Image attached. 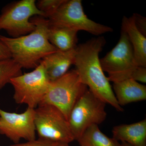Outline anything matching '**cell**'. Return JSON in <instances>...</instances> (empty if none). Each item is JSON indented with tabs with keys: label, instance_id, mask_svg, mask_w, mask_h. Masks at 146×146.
<instances>
[{
	"label": "cell",
	"instance_id": "obj_6",
	"mask_svg": "<svg viewBox=\"0 0 146 146\" xmlns=\"http://www.w3.org/2000/svg\"><path fill=\"white\" fill-rule=\"evenodd\" d=\"M106 104L87 89L71 110L68 122L77 141L87 128L100 124L107 117Z\"/></svg>",
	"mask_w": 146,
	"mask_h": 146
},
{
	"label": "cell",
	"instance_id": "obj_15",
	"mask_svg": "<svg viewBox=\"0 0 146 146\" xmlns=\"http://www.w3.org/2000/svg\"><path fill=\"white\" fill-rule=\"evenodd\" d=\"M78 32L71 29L50 25L49 24L48 39L58 50L68 51L77 47Z\"/></svg>",
	"mask_w": 146,
	"mask_h": 146
},
{
	"label": "cell",
	"instance_id": "obj_8",
	"mask_svg": "<svg viewBox=\"0 0 146 146\" xmlns=\"http://www.w3.org/2000/svg\"><path fill=\"white\" fill-rule=\"evenodd\" d=\"M35 0H21L8 5L0 15V31L5 30L12 38L29 34L35 29L31 21L33 16L44 17ZM45 18V17H44Z\"/></svg>",
	"mask_w": 146,
	"mask_h": 146
},
{
	"label": "cell",
	"instance_id": "obj_14",
	"mask_svg": "<svg viewBox=\"0 0 146 146\" xmlns=\"http://www.w3.org/2000/svg\"><path fill=\"white\" fill-rule=\"evenodd\" d=\"M121 29L127 35L137 65L146 68V36L138 31L131 16L123 17Z\"/></svg>",
	"mask_w": 146,
	"mask_h": 146
},
{
	"label": "cell",
	"instance_id": "obj_18",
	"mask_svg": "<svg viewBox=\"0 0 146 146\" xmlns=\"http://www.w3.org/2000/svg\"><path fill=\"white\" fill-rule=\"evenodd\" d=\"M65 0H39L36 3V7L48 19L56 11Z\"/></svg>",
	"mask_w": 146,
	"mask_h": 146
},
{
	"label": "cell",
	"instance_id": "obj_22",
	"mask_svg": "<svg viewBox=\"0 0 146 146\" xmlns=\"http://www.w3.org/2000/svg\"><path fill=\"white\" fill-rule=\"evenodd\" d=\"M12 58L11 54L8 48L0 40V60Z\"/></svg>",
	"mask_w": 146,
	"mask_h": 146
},
{
	"label": "cell",
	"instance_id": "obj_21",
	"mask_svg": "<svg viewBox=\"0 0 146 146\" xmlns=\"http://www.w3.org/2000/svg\"><path fill=\"white\" fill-rule=\"evenodd\" d=\"M130 78L138 82L146 83V67L138 66L136 69L133 71Z\"/></svg>",
	"mask_w": 146,
	"mask_h": 146
},
{
	"label": "cell",
	"instance_id": "obj_13",
	"mask_svg": "<svg viewBox=\"0 0 146 146\" xmlns=\"http://www.w3.org/2000/svg\"><path fill=\"white\" fill-rule=\"evenodd\" d=\"M112 138L132 146H146V119L130 124L115 126Z\"/></svg>",
	"mask_w": 146,
	"mask_h": 146
},
{
	"label": "cell",
	"instance_id": "obj_11",
	"mask_svg": "<svg viewBox=\"0 0 146 146\" xmlns=\"http://www.w3.org/2000/svg\"><path fill=\"white\" fill-rule=\"evenodd\" d=\"M76 48L68 51L58 50L42 59L41 62L44 66L50 82L60 78L68 72L71 65H74Z\"/></svg>",
	"mask_w": 146,
	"mask_h": 146
},
{
	"label": "cell",
	"instance_id": "obj_9",
	"mask_svg": "<svg viewBox=\"0 0 146 146\" xmlns=\"http://www.w3.org/2000/svg\"><path fill=\"white\" fill-rule=\"evenodd\" d=\"M108 80L113 83L130 78L138 67L132 46L127 35L121 29L119 42L111 51L100 59Z\"/></svg>",
	"mask_w": 146,
	"mask_h": 146
},
{
	"label": "cell",
	"instance_id": "obj_20",
	"mask_svg": "<svg viewBox=\"0 0 146 146\" xmlns=\"http://www.w3.org/2000/svg\"><path fill=\"white\" fill-rule=\"evenodd\" d=\"M135 26L144 36H146V18L138 13H134L131 16Z\"/></svg>",
	"mask_w": 146,
	"mask_h": 146
},
{
	"label": "cell",
	"instance_id": "obj_16",
	"mask_svg": "<svg viewBox=\"0 0 146 146\" xmlns=\"http://www.w3.org/2000/svg\"><path fill=\"white\" fill-rule=\"evenodd\" d=\"M77 141L80 146H121L119 141L103 133L97 125L87 128Z\"/></svg>",
	"mask_w": 146,
	"mask_h": 146
},
{
	"label": "cell",
	"instance_id": "obj_1",
	"mask_svg": "<svg viewBox=\"0 0 146 146\" xmlns=\"http://www.w3.org/2000/svg\"><path fill=\"white\" fill-rule=\"evenodd\" d=\"M106 44L104 37L100 36L78 45L74 65L82 82L96 97L122 112L124 109L118 104L101 65L100 53Z\"/></svg>",
	"mask_w": 146,
	"mask_h": 146
},
{
	"label": "cell",
	"instance_id": "obj_7",
	"mask_svg": "<svg viewBox=\"0 0 146 146\" xmlns=\"http://www.w3.org/2000/svg\"><path fill=\"white\" fill-rule=\"evenodd\" d=\"M35 111V123L39 138L68 144L75 141L68 120L57 108L40 104Z\"/></svg>",
	"mask_w": 146,
	"mask_h": 146
},
{
	"label": "cell",
	"instance_id": "obj_24",
	"mask_svg": "<svg viewBox=\"0 0 146 146\" xmlns=\"http://www.w3.org/2000/svg\"><path fill=\"white\" fill-rule=\"evenodd\" d=\"M121 146H132L131 145L127 143H125V142H121Z\"/></svg>",
	"mask_w": 146,
	"mask_h": 146
},
{
	"label": "cell",
	"instance_id": "obj_10",
	"mask_svg": "<svg viewBox=\"0 0 146 146\" xmlns=\"http://www.w3.org/2000/svg\"><path fill=\"white\" fill-rule=\"evenodd\" d=\"M35 109L27 108L22 113L6 112L0 108V134L5 135L15 144L21 139H36Z\"/></svg>",
	"mask_w": 146,
	"mask_h": 146
},
{
	"label": "cell",
	"instance_id": "obj_2",
	"mask_svg": "<svg viewBox=\"0 0 146 146\" xmlns=\"http://www.w3.org/2000/svg\"><path fill=\"white\" fill-rule=\"evenodd\" d=\"M31 21L35 29L29 34L17 38L0 35V40L8 48L12 59L26 69H35L43 58L58 51L48 39V19L36 16Z\"/></svg>",
	"mask_w": 146,
	"mask_h": 146
},
{
	"label": "cell",
	"instance_id": "obj_5",
	"mask_svg": "<svg viewBox=\"0 0 146 146\" xmlns=\"http://www.w3.org/2000/svg\"><path fill=\"white\" fill-rule=\"evenodd\" d=\"M9 83L14 89L13 97L16 103L35 109L44 99L50 81L44 66L40 62L34 70L13 78Z\"/></svg>",
	"mask_w": 146,
	"mask_h": 146
},
{
	"label": "cell",
	"instance_id": "obj_19",
	"mask_svg": "<svg viewBox=\"0 0 146 146\" xmlns=\"http://www.w3.org/2000/svg\"><path fill=\"white\" fill-rule=\"evenodd\" d=\"M60 142H54L39 138L33 141H27L23 143H16L9 146H54Z\"/></svg>",
	"mask_w": 146,
	"mask_h": 146
},
{
	"label": "cell",
	"instance_id": "obj_23",
	"mask_svg": "<svg viewBox=\"0 0 146 146\" xmlns=\"http://www.w3.org/2000/svg\"><path fill=\"white\" fill-rule=\"evenodd\" d=\"M54 146H70L69 144L66 143H58L57 144L55 145Z\"/></svg>",
	"mask_w": 146,
	"mask_h": 146
},
{
	"label": "cell",
	"instance_id": "obj_3",
	"mask_svg": "<svg viewBox=\"0 0 146 146\" xmlns=\"http://www.w3.org/2000/svg\"><path fill=\"white\" fill-rule=\"evenodd\" d=\"M87 89L82 82L75 69L68 71L60 78L50 82L46 94L41 104L57 108L68 121L73 107Z\"/></svg>",
	"mask_w": 146,
	"mask_h": 146
},
{
	"label": "cell",
	"instance_id": "obj_12",
	"mask_svg": "<svg viewBox=\"0 0 146 146\" xmlns=\"http://www.w3.org/2000/svg\"><path fill=\"white\" fill-rule=\"evenodd\" d=\"M115 98L120 106L146 100V86L129 78L113 83Z\"/></svg>",
	"mask_w": 146,
	"mask_h": 146
},
{
	"label": "cell",
	"instance_id": "obj_4",
	"mask_svg": "<svg viewBox=\"0 0 146 146\" xmlns=\"http://www.w3.org/2000/svg\"><path fill=\"white\" fill-rule=\"evenodd\" d=\"M48 19L50 25L63 27L78 32L83 31L97 36L113 31L110 27L89 19L84 13L81 0H65Z\"/></svg>",
	"mask_w": 146,
	"mask_h": 146
},
{
	"label": "cell",
	"instance_id": "obj_17",
	"mask_svg": "<svg viewBox=\"0 0 146 146\" xmlns=\"http://www.w3.org/2000/svg\"><path fill=\"white\" fill-rule=\"evenodd\" d=\"M22 68L12 58L0 60V90L11 79L22 74Z\"/></svg>",
	"mask_w": 146,
	"mask_h": 146
}]
</instances>
